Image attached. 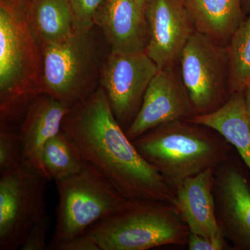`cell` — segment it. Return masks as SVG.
Returning a JSON list of instances; mask_svg holds the SVG:
<instances>
[{
    "instance_id": "1",
    "label": "cell",
    "mask_w": 250,
    "mask_h": 250,
    "mask_svg": "<svg viewBox=\"0 0 250 250\" xmlns=\"http://www.w3.org/2000/svg\"><path fill=\"white\" fill-rule=\"evenodd\" d=\"M62 131L82 160L101 172L127 200L174 205L173 189L138 152L101 86L69 109Z\"/></svg>"
},
{
    "instance_id": "2",
    "label": "cell",
    "mask_w": 250,
    "mask_h": 250,
    "mask_svg": "<svg viewBox=\"0 0 250 250\" xmlns=\"http://www.w3.org/2000/svg\"><path fill=\"white\" fill-rule=\"evenodd\" d=\"M42 75L29 0H0V125L21 129L28 106L42 94Z\"/></svg>"
},
{
    "instance_id": "3",
    "label": "cell",
    "mask_w": 250,
    "mask_h": 250,
    "mask_svg": "<svg viewBox=\"0 0 250 250\" xmlns=\"http://www.w3.org/2000/svg\"><path fill=\"white\" fill-rule=\"evenodd\" d=\"M172 189L188 177L229 159L231 145L214 130L188 120L165 123L132 141Z\"/></svg>"
},
{
    "instance_id": "4",
    "label": "cell",
    "mask_w": 250,
    "mask_h": 250,
    "mask_svg": "<svg viewBox=\"0 0 250 250\" xmlns=\"http://www.w3.org/2000/svg\"><path fill=\"white\" fill-rule=\"evenodd\" d=\"M42 51V94L70 108L100 88L104 63L111 49L95 24L78 29L62 42L43 45Z\"/></svg>"
},
{
    "instance_id": "5",
    "label": "cell",
    "mask_w": 250,
    "mask_h": 250,
    "mask_svg": "<svg viewBox=\"0 0 250 250\" xmlns=\"http://www.w3.org/2000/svg\"><path fill=\"white\" fill-rule=\"evenodd\" d=\"M190 231L168 202L129 200L119 210L87 229L101 250H147L187 246Z\"/></svg>"
},
{
    "instance_id": "6",
    "label": "cell",
    "mask_w": 250,
    "mask_h": 250,
    "mask_svg": "<svg viewBox=\"0 0 250 250\" xmlns=\"http://www.w3.org/2000/svg\"><path fill=\"white\" fill-rule=\"evenodd\" d=\"M55 182L59 204L49 250L83 234L93 224L116 213L129 201L101 172L84 161L78 172Z\"/></svg>"
},
{
    "instance_id": "7",
    "label": "cell",
    "mask_w": 250,
    "mask_h": 250,
    "mask_svg": "<svg viewBox=\"0 0 250 250\" xmlns=\"http://www.w3.org/2000/svg\"><path fill=\"white\" fill-rule=\"evenodd\" d=\"M0 177V250L21 249L31 227L47 213L50 180L25 161Z\"/></svg>"
},
{
    "instance_id": "8",
    "label": "cell",
    "mask_w": 250,
    "mask_h": 250,
    "mask_svg": "<svg viewBox=\"0 0 250 250\" xmlns=\"http://www.w3.org/2000/svg\"><path fill=\"white\" fill-rule=\"evenodd\" d=\"M179 62L195 115L211 113L226 103L231 95L226 46L195 31Z\"/></svg>"
},
{
    "instance_id": "9",
    "label": "cell",
    "mask_w": 250,
    "mask_h": 250,
    "mask_svg": "<svg viewBox=\"0 0 250 250\" xmlns=\"http://www.w3.org/2000/svg\"><path fill=\"white\" fill-rule=\"evenodd\" d=\"M159 68L146 52L108 53L102 71L100 86L104 90L117 121L125 131L132 124L143 98Z\"/></svg>"
},
{
    "instance_id": "10",
    "label": "cell",
    "mask_w": 250,
    "mask_h": 250,
    "mask_svg": "<svg viewBox=\"0 0 250 250\" xmlns=\"http://www.w3.org/2000/svg\"><path fill=\"white\" fill-rule=\"evenodd\" d=\"M148 41L146 52L159 70L173 66L195 30L184 0H146Z\"/></svg>"
},
{
    "instance_id": "11",
    "label": "cell",
    "mask_w": 250,
    "mask_h": 250,
    "mask_svg": "<svg viewBox=\"0 0 250 250\" xmlns=\"http://www.w3.org/2000/svg\"><path fill=\"white\" fill-rule=\"evenodd\" d=\"M176 65L159 70L148 86L141 109L126 129L131 141L159 125L195 116L190 97Z\"/></svg>"
},
{
    "instance_id": "12",
    "label": "cell",
    "mask_w": 250,
    "mask_h": 250,
    "mask_svg": "<svg viewBox=\"0 0 250 250\" xmlns=\"http://www.w3.org/2000/svg\"><path fill=\"white\" fill-rule=\"evenodd\" d=\"M217 220L233 249L250 250V188L244 176L229 160L214 173Z\"/></svg>"
},
{
    "instance_id": "13",
    "label": "cell",
    "mask_w": 250,
    "mask_h": 250,
    "mask_svg": "<svg viewBox=\"0 0 250 250\" xmlns=\"http://www.w3.org/2000/svg\"><path fill=\"white\" fill-rule=\"evenodd\" d=\"M215 170L208 169L177 184L174 188V205L190 233L228 243L217 220L213 193Z\"/></svg>"
},
{
    "instance_id": "14",
    "label": "cell",
    "mask_w": 250,
    "mask_h": 250,
    "mask_svg": "<svg viewBox=\"0 0 250 250\" xmlns=\"http://www.w3.org/2000/svg\"><path fill=\"white\" fill-rule=\"evenodd\" d=\"M95 24L103 33L111 52H146L148 32L144 13L135 0H104Z\"/></svg>"
},
{
    "instance_id": "15",
    "label": "cell",
    "mask_w": 250,
    "mask_h": 250,
    "mask_svg": "<svg viewBox=\"0 0 250 250\" xmlns=\"http://www.w3.org/2000/svg\"><path fill=\"white\" fill-rule=\"evenodd\" d=\"M69 108L47 94L38 95L28 106L21 129L22 161L46 174L42 165L44 146L61 132ZM48 178V177H47Z\"/></svg>"
},
{
    "instance_id": "16",
    "label": "cell",
    "mask_w": 250,
    "mask_h": 250,
    "mask_svg": "<svg viewBox=\"0 0 250 250\" xmlns=\"http://www.w3.org/2000/svg\"><path fill=\"white\" fill-rule=\"evenodd\" d=\"M214 130L233 146L250 171V120L244 91L231 94L220 108L188 120Z\"/></svg>"
},
{
    "instance_id": "17",
    "label": "cell",
    "mask_w": 250,
    "mask_h": 250,
    "mask_svg": "<svg viewBox=\"0 0 250 250\" xmlns=\"http://www.w3.org/2000/svg\"><path fill=\"white\" fill-rule=\"evenodd\" d=\"M195 30L227 46L244 21L243 0H184Z\"/></svg>"
},
{
    "instance_id": "18",
    "label": "cell",
    "mask_w": 250,
    "mask_h": 250,
    "mask_svg": "<svg viewBox=\"0 0 250 250\" xmlns=\"http://www.w3.org/2000/svg\"><path fill=\"white\" fill-rule=\"evenodd\" d=\"M29 15L42 47L62 42L78 30L68 0H29Z\"/></svg>"
},
{
    "instance_id": "19",
    "label": "cell",
    "mask_w": 250,
    "mask_h": 250,
    "mask_svg": "<svg viewBox=\"0 0 250 250\" xmlns=\"http://www.w3.org/2000/svg\"><path fill=\"white\" fill-rule=\"evenodd\" d=\"M226 49L230 94L243 92L250 84V15L233 33Z\"/></svg>"
},
{
    "instance_id": "20",
    "label": "cell",
    "mask_w": 250,
    "mask_h": 250,
    "mask_svg": "<svg viewBox=\"0 0 250 250\" xmlns=\"http://www.w3.org/2000/svg\"><path fill=\"white\" fill-rule=\"evenodd\" d=\"M42 161L47 177L55 182L78 172L83 163L62 129L44 146Z\"/></svg>"
},
{
    "instance_id": "21",
    "label": "cell",
    "mask_w": 250,
    "mask_h": 250,
    "mask_svg": "<svg viewBox=\"0 0 250 250\" xmlns=\"http://www.w3.org/2000/svg\"><path fill=\"white\" fill-rule=\"evenodd\" d=\"M22 162L21 132L0 125V176L9 173Z\"/></svg>"
},
{
    "instance_id": "22",
    "label": "cell",
    "mask_w": 250,
    "mask_h": 250,
    "mask_svg": "<svg viewBox=\"0 0 250 250\" xmlns=\"http://www.w3.org/2000/svg\"><path fill=\"white\" fill-rule=\"evenodd\" d=\"M78 29H88L95 25V15L104 0H68Z\"/></svg>"
},
{
    "instance_id": "23",
    "label": "cell",
    "mask_w": 250,
    "mask_h": 250,
    "mask_svg": "<svg viewBox=\"0 0 250 250\" xmlns=\"http://www.w3.org/2000/svg\"><path fill=\"white\" fill-rule=\"evenodd\" d=\"M51 226L50 217L47 213L31 227L21 250H49L47 243V233Z\"/></svg>"
},
{
    "instance_id": "24",
    "label": "cell",
    "mask_w": 250,
    "mask_h": 250,
    "mask_svg": "<svg viewBox=\"0 0 250 250\" xmlns=\"http://www.w3.org/2000/svg\"><path fill=\"white\" fill-rule=\"evenodd\" d=\"M51 250H101L100 247L86 233L57 245Z\"/></svg>"
},
{
    "instance_id": "25",
    "label": "cell",
    "mask_w": 250,
    "mask_h": 250,
    "mask_svg": "<svg viewBox=\"0 0 250 250\" xmlns=\"http://www.w3.org/2000/svg\"><path fill=\"white\" fill-rule=\"evenodd\" d=\"M188 248L189 250H223L229 248L228 243H221L200 235L190 233Z\"/></svg>"
},
{
    "instance_id": "26",
    "label": "cell",
    "mask_w": 250,
    "mask_h": 250,
    "mask_svg": "<svg viewBox=\"0 0 250 250\" xmlns=\"http://www.w3.org/2000/svg\"><path fill=\"white\" fill-rule=\"evenodd\" d=\"M245 100H246V105L248 116L250 120V84L246 87L244 90Z\"/></svg>"
},
{
    "instance_id": "27",
    "label": "cell",
    "mask_w": 250,
    "mask_h": 250,
    "mask_svg": "<svg viewBox=\"0 0 250 250\" xmlns=\"http://www.w3.org/2000/svg\"><path fill=\"white\" fill-rule=\"evenodd\" d=\"M243 8L244 13L250 14V0H243Z\"/></svg>"
},
{
    "instance_id": "28",
    "label": "cell",
    "mask_w": 250,
    "mask_h": 250,
    "mask_svg": "<svg viewBox=\"0 0 250 250\" xmlns=\"http://www.w3.org/2000/svg\"><path fill=\"white\" fill-rule=\"evenodd\" d=\"M136 4H137L138 6L140 9H141V11H143L144 13V9L145 6H146V0H135Z\"/></svg>"
}]
</instances>
